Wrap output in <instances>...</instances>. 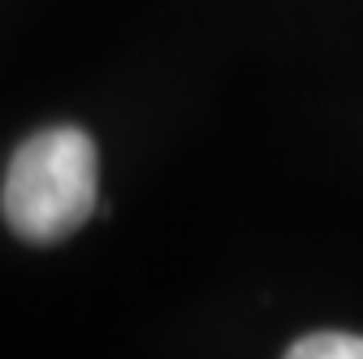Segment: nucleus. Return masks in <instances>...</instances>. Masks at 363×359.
Masks as SVG:
<instances>
[{
	"mask_svg": "<svg viewBox=\"0 0 363 359\" xmlns=\"http://www.w3.org/2000/svg\"><path fill=\"white\" fill-rule=\"evenodd\" d=\"M96 143L78 126L39 130L13 152L0 208L26 243H61L96 212Z\"/></svg>",
	"mask_w": 363,
	"mask_h": 359,
	"instance_id": "nucleus-1",
	"label": "nucleus"
},
{
	"mask_svg": "<svg viewBox=\"0 0 363 359\" xmlns=\"http://www.w3.org/2000/svg\"><path fill=\"white\" fill-rule=\"evenodd\" d=\"M286 355L290 359H363V338H354V333H311V338H298Z\"/></svg>",
	"mask_w": 363,
	"mask_h": 359,
	"instance_id": "nucleus-2",
	"label": "nucleus"
}]
</instances>
